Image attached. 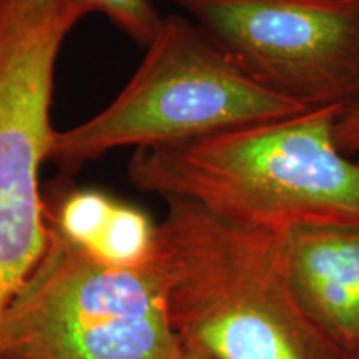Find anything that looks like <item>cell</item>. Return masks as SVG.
Returning a JSON list of instances; mask_svg holds the SVG:
<instances>
[{
	"instance_id": "cell-1",
	"label": "cell",
	"mask_w": 359,
	"mask_h": 359,
	"mask_svg": "<svg viewBox=\"0 0 359 359\" xmlns=\"http://www.w3.org/2000/svg\"><path fill=\"white\" fill-rule=\"evenodd\" d=\"M151 266L182 349L210 359H354L309 316L283 233L163 196Z\"/></svg>"
},
{
	"instance_id": "cell-15",
	"label": "cell",
	"mask_w": 359,
	"mask_h": 359,
	"mask_svg": "<svg viewBox=\"0 0 359 359\" xmlns=\"http://www.w3.org/2000/svg\"><path fill=\"white\" fill-rule=\"evenodd\" d=\"M154 2H155V0H154Z\"/></svg>"
},
{
	"instance_id": "cell-11",
	"label": "cell",
	"mask_w": 359,
	"mask_h": 359,
	"mask_svg": "<svg viewBox=\"0 0 359 359\" xmlns=\"http://www.w3.org/2000/svg\"><path fill=\"white\" fill-rule=\"evenodd\" d=\"M178 359H210L203 356V354H198V353H191V351H185V349H182V354H180Z\"/></svg>"
},
{
	"instance_id": "cell-7",
	"label": "cell",
	"mask_w": 359,
	"mask_h": 359,
	"mask_svg": "<svg viewBox=\"0 0 359 359\" xmlns=\"http://www.w3.org/2000/svg\"><path fill=\"white\" fill-rule=\"evenodd\" d=\"M286 262L309 316L349 356L359 353V226L308 224L283 231Z\"/></svg>"
},
{
	"instance_id": "cell-12",
	"label": "cell",
	"mask_w": 359,
	"mask_h": 359,
	"mask_svg": "<svg viewBox=\"0 0 359 359\" xmlns=\"http://www.w3.org/2000/svg\"><path fill=\"white\" fill-rule=\"evenodd\" d=\"M356 358H359V353H358V356H356Z\"/></svg>"
},
{
	"instance_id": "cell-2",
	"label": "cell",
	"mask_w": 359,
	"mask_h": 359,
	"mask_svg": "<svg viewBox=\"0 0 359 359\" xmlns=\"http://www.w3.org/2000/svg\"><path fill=\"white\" fill-rule=\"evenodd\" d=\"M341 109H309L200 140L137 148L128 178L140 191L185 196L269 231L359 226V160L334 140Z\"/></svg>"
},
{
	"instance_id": "cell-5",
	"label": "cell",
	"mask_w": 359,
	"mask_h": 359,
	"mask_svg": "<svg viewBox=\"0 0 359 359\" xmlns=\"http://www.w3.org/2000/svg\"><path fill=\"white\" fill-rule=\"evenodd\" d=\"M83 0H0V320L48 241L40 168L53 137L58 53Z\"/></svg>"
},
{
	"instance_id": "cell-3",
	"label": "cell",
	"mask_w": 359,
	"mask_h": 359,
	"mask_svg": "<svg viewBox=\"0 0 359 359\" xmlns=\"http://www.w3.org/2000/svg\"><path fill=\"white\" fill-rule=\"evenodd\" d=\"M130 82L100 114L57 132L48 161L72 177L125 147L191 142L304 109L250 79L195 20L161 17Z\"/></svg>"
},
{
	"instance_id": "cell-4",
	"label": "cell",
	"mask_w": 359,
	"mask_h": 359,
	"mask_svg": "<svg viewBox=\"0 0 359 359\" xmlns=\"http://www.w3.org/2000/svg\"><path fill=\"white\" fill-rule=\"evenodd\" d=\"M180 354L182 344L151 263H107L48 223L47 248L0 320V358L178 359Z\"/></svg>"
},
{
	"instance_id": "cell-14",
	"label": "cell",
	"mask_w": 359,
	"mask_h": 359,
	"mask_svg": "<svg viewBox=\"0 0 359 359\" xmlns=\"http://www.w3.org/2000/svg\"><path fill=\"white\" fill-rule=\"evenodd\" d=\"M0 359H2V358H0Z\"/></svg>"
},
{
	"instance_id": "cell-8",
	"label": "cell",
	"mask_w": 359,
	"mask_h": 359,
	"mask_svg": "<svg viewBox=\"0 0 359 359\" xmlns=\"http://www.w3.org/2000/svg\"><path fill=\"white\" fill-rule=\"evenodd\" d=\"M158 224L132 205L114 200L95 235L82 246L93 257L120 266H147L151 263Z\"/></svg>"
},
{
	"instance_id": "cell-10",
	"label": "cell",
	"mask_w": 359,
	"mask_h": 359,
	"mask_svg": "<svg viewBox=\"0 0 359 359\" xmlns=\"http://www.w3.org/2000/svg\"><path fill=\"white\" fill-rule=\"evenodd\" d=\"M334 140L344 155L359 160V95L346 103L336 116Z\"/></svg>"
},
{
	"instance_id": "cell-6",
	"label": "cell",
	"mask_w": 359,
	"mask_h": 359,
	"mask_svg": "<svg viewBox=\"0 0 359 359\" xmlns=\"http://www.w3.org/2000/svg\"><path fill=\"white\" fill-rule=\"evenodd\" d=\"M241 70L304 110L359 95V0H170Z\"/></svg>"
},
{
	"instance_id": "cell-13",
	"label": "cell",
	"mask_w": 359,
	"mask_h": 359,
	"mask_svg": "<svg viewBox=\"0 0 359 359\" xmlns=\"http://www.w3.org/2000/svg\"><path fill=\"white\" fill-rule=\"evenodd\" d=\"M354 359H359V358H354Z\"/></svg>"
},
{
	"instance_id": "cell-9",
	"label": "cell",
	"mask_w": 359,
	"mask_h": 359,
	"mask_svg": "<svg viewBox=\"0 0 359 359\" xmlns=\"http://www.w3.org/2000/svg\"><path fill=\"white\" fill-rule=\"evenodd\" d=\"M93 13H103L133 42L147 47L158 29L161 15L154 0H83Z\"/></svg>"
}]
</instances>
